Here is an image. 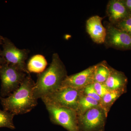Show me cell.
Returning a JSON list of instances; mask_svg holds the SVG:
<instances>
[{
  "instance_id": "9c48e42d",
  "label": "cell",
  "mask_w": 131,
  "mask_h": 131,
  "mask_svg": "<svg viewBox=\"0 0 131 131\" xmlns=\"http://www.w3.org/2000/svg\"><path fill=\"white\" fill-rule=\"evenodd\" d=\"M103 18L95 15L87 20L86 29L91 39L98 44L105 43L107 35L106 29L102 23Z\"/></svg>"
},
{
  "instance_id": "e0dca14e",
  "label": "cell",
  "mask_w": 131,
  "mask_h": 131,
  "mask_svg": "<svg viewBox=\"0 0 131 131\" xmlns=\"http://www.w3.org/2000/svg\"><path fill=\"white\" fill-rule=\"evenodd\" d=\"M116 28L131 35V16L119 21Z\"/></svg>"
},
{
  "instance_id": "7a4b0ae2",
  "label": "cell",
  "mask_w": 131,
  "mask_h": 131,
  "mask_svg": "<svg viewBox=\"0 0 131 131\" xmlns=\"http://www.w3.org/2000/svg\"><path fill=\"white\" fill-rule=\"evenodd\" d=\"M67 76L64 66L58 54L54 53L50 66L38 74L34 88V94L37 100L42 98L60 88Z\"/></svg>"
},
{
  "instance_id": "9a60e30c",
  "label": "cell",
  "mask_w": 131,
  "mask_h": 131,
  "mask_svg": "<svg viewBox=\"0 0 131 131\" xmlns=\"http://www.w3.org/2000/svg\"><path fill=\"white\" fill-rule=\"evenodd\" d=\"M15 116L12 113L0 109V128L7 127L12 130L15 129L13 122Z\"/></svg>"
},
{
  "instance_id": "6da1fadb",
  "label": "cell",
  "mask_w": 131,
  "mask_h": 131,
  "mask_svg": "<svg viewBox=\"0 0 131 131\" xmlns=\"http://www.w3.org/2000/svg\"><path fill=\"white\" fill-rule=\"evenodd\" d=\"M35 83L29 74L19 87L9 96H0L3 110L15 115L29 112L37 106L38 100L35 98L34 88Z\"/></svg>"
},
{
  "instance_id": "277c9868",
  "label": "cell",
  "mask_w": 131,
  "mask_h": 131,
  "mask_svg": "<svg viewBox=\"0 0 131 131\" xmlns=\"http://www.w3.org/2000/svg\"><path fill=\"white\" fill-rule=\"evenodd\" d=\"M79 97L77 89L61 88L41 99L45 105L49 104L74 110L78 105Z\"/></svg>"
},
{
  "instance_id": "30bf717a",
  "label": "cell",
  "mask_w": 131,
  "mask_h": 131,
  "mask_svg": "<svg viewBox=\"0 0 131 131\" xmlns=\"http://www.w3.org/2000/svg\"><path fill=\"white\" fill-rule=\"evenodd\" d=\"M127 14L126 7L122 2L112 0L108 2L107 14L111 24H115L124 19Z\"/></svg>"
},
{
  "instance_id": "603a6c76",
  "label": "cell",
  "mask_w": 131,
  "mask_h": 131,
  "mask_svg": "<svg viewBox=\"0 0 131 131\" xmlns=\"http://www.w3.org/2000/svg\"><path fill=\"white\" fill-rule=\"evenodd\" d=\"M4 37L0 35V45H2L4 41Z\"/></svg>"
},
{
  "instance_id": "8992f818",
  "label": "cell",
  "mask_w": 131,
  "mask_h": 131,
  "mask_svg": "<svg viewBox=\"0 0 131 131\" xmlns=\"http://www.w3.org/2000/svg\"><path fill=\"white\" fill-rule=\"evenodd\" d=\"M45 105L52 123L60 125L69 131H77L74 110L49 104Z\"/></svg>"
},
{
  "instance_id": "5bb4252c",
  "label": "cell",
  "mask_w": 131,
  "mask_h": 131,
  "mask_svg": "<svg viewBox=\"0 0 131 131\" xmlns=\"http://www.w3.org/2000/svg\"><path fill=\"white\" fill-rule=\"evenodd\" d=\"M111 70L105 62L96 65L94 74V82L104 83L110 75Z\"/></svg>"
},
{
  "instance_id": "4fadbf2b",
  "label": "cell",
  "mask_w": 131,
  "mask_h": 131,
  "mask_svg": "<svg viewBox=\"0 0 131 131\" xmlns=\"http://www.w3.org/2000/svg\"><path fill=\"white\" fill-rule=\"evenodd\" d=\"M126 81V78L122 73L115 71H111L110 75L105 84L107 89L118 90L124 86Z\"/></svg>"
},
{
  "instance_id": "7402d4cb",
  "label": "cell",
  "mask_w": 131,
  "mask_h": 131,
  "mask_svg": "<svg viewBox=\"0 0 131 131\" xmlns=\"http://www.w3.org/2000/svg\"><path fill=\"white\" fill-rule=\"evenodd\" d=\"M125 3L127 7L131 11V0H127L126 1Z\"/></svg>"
},
{
  "instance_id": "5b68a950",
  "label": "cell",
  "mask_w": 131,
  "mask_h": 131,
  "mask_svg": "<svg viewBox=\"0 0 131 131\" xmlns=\"http://www.w3.org/2000/svg\"><path fill=\"white\" fill-rule=\"evenodd\" d=\"M1 54L7 63L16 66L27 74H29L27 69L25 61L28 56L29 50L20 49L7 38L4 37Z\"/></svg>"
},
{
  "instance_id": "ffe728a7",
  "label": "cell",
  "mask_w": 131,
  "mask_h": 131,
  "mask_svg": "<svg viewBox=\"0 0 131 131\" xmlns=\"http://www.w3.org/2000/svg\"><path fill=\"white\" fill-rule=\"evenodd\" d=\"M85 92L87 96H90L95 99L98 101L101 100V97L98 95L94 88L93 83L88 85L85 89Z\"/></svg>"
},
{
  "instance_id": "2e32d148",
  "label": "cell",
  "mask_w": 131,
  "mask_h": 131,
  "mask_svg": "<svg viewBox=\"0 0 131 131\" xmlns=\"http://www.w3.org/2000/svg\"><path fill=\"white\" fill-rule=\"evenodd\" d=\"M79 103L83 109L86 110L97 106L98 104V101L92 97L87 96L81 99Z\"/></svg>"
},
{
  "instance_id": "8fae6325",
  "label": "cell",
  "mask_w": 131,
  "mask_h": 131,
  "mask_svg": "<svg viewBox=\"0 0 131 131\" xmlns=\"http://www.w3.org/2000/svg\"><path fill=\"white\" fill-rule=\"evenodd\" d=\"M103 119V115L101 110L92 108L87 111L83 116V123L88 129H93L100 125Z\"/></svg>"
},
{
  "instance_id": "ba28073f",
  "label": "cell",
  "mask_w": 131,
  "mask_h": 131,
  "mask_svg": "<svg viewBox=\"0 0 131 131\" xmlns=\"http://www.w3.org/2000/svg\"><path fill=\"white\" fill-rule=\"evenodd\" d=\"M96 65L91 66L80 73L67 76L61 88H71L78 89L93 83Z\"/></svg>"
},
{
  "instance_id": "ac0fdd59",
  "label": "cell",
  "mask_w": 131,
  "mask_h": 131,
  "mask_svg": "<svg viewBox=\"0 0 131 131\" xmlns=\"http://www.w3.org/2000/svg\"><path fill=\"white\" fill-rule=\"evenodd\" d=\"M93 84L98 95L101 98H103L108 92L107 88L105 83L94 82Z\"/></svg>"
},
{
  "instance_id": "44dd1931",
  "label": "cell",
  "mask_w": 131,
  "mask_h": 131,
  "mask_svg": "<svg viewBox=\"0 0 131 131\" xmlns=\"http://www.w3.org/2000/svg\"><path fill=\"white\" fill-rule=\"evenodd\" d=\"M1 51L2 50L0 49V67L7 63L5 59L2 56L1 54Z\"/></svg>"
},
{
  "instance_id": "d6986e66",
  "label": "cell",
  "mask_w": 131,
  "mask_h": 131,
  "mask_svg": "<svg viewBox=\"0 0 131 131\" xmlns=\"http://www.w3.org/2000/svg\"><path fill=\"white\" fill-rule=\"evenodd\" d=\"M119 95L118 90H111L108 92L103 97V101L104 103L107 104L115 100Z\"/></svg>"
},
{
  "instance_id": "3957f363",
  "label": "cell",
  "mask_w": 131,
  "mask_h": 131,
  "mask_svg": "<svg viewBox=\"0 0 131 131\" xmlns=\"http://www.w3.org/2000/svg\"><path fill=\"white\" fill-rule=\"evenodd\" d=\"M28 74L16 66L7 63L1 66V97H7L18 89Z\"/></svg>"
},
{
  "instance_id": "52a82bcc",
  "label": "cell",
  "mask_w": 131,
  "mask_h": 131,
  "mask_svg": "<svg viewBox=\"0 0 131 131\" xmlns=\"http://www.w3.org/2000/svg\"><path fill=\"white\" fill-rule=\"evenodd\" d=\"M105 42L109 47L122 49H131V35L123 31L112 24L108 23Z\"/></svg>"
},
{
  "instance_id": "7c38bea8",
  "label": "cell",
  "mask_w": 131,
  "mask_h": 131,
  "mask_svg": "<svg viewBox=\"0 0 131 131\" xmlns=\"http://www.w3.org/2000/svg\"><path fill=\"white\" fill-rule=\"evenodd\" d=\"M47 65V60L43 56L40 54L34 55L28 61L27 69L28 73H42L46 70Z\"/></svg>"
}]
</instances>
